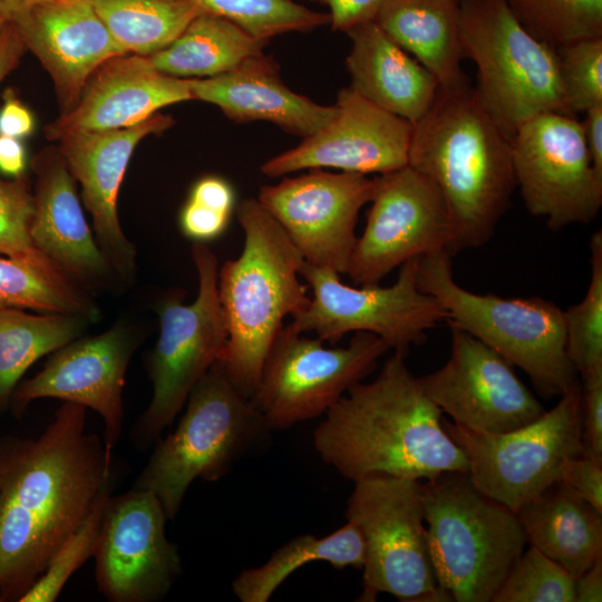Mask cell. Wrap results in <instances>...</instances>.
I'll return each instance as SVG.
<instances>
[{"instance_id": "6da1fadb", "label": "cell", "mask_w": 602, "mask_h": 602, "mask_svg": "<svg viewBox=\"0 0 602 602\" xmlns=\"http://www.w3.org/2000/svg\"><path fill=\"white\" fill-rule=\"evenodd\" d=\"M86 410L62 402L38 436L0 438V602H19L111 494L114 454L87 431Z\"/></svg>"}, {"instance_id": "7a4b0ae2", "label": "cell", "mask_w": 602, "mask_h": 602, "mask_svg": "<svg viewBox=\"0 0 602 602\" xmlns=\"http://www.w3.org/2000/svg\"><path fill=\"white\" fill-rule=\"evenodd\" d=\"M394 352L370 382L359 381L331 406L313 433L320 458L344 478L392 475L428 480L468 472L464 450L443 426V412Z\"/></svg>"}, {"instance_id": "3957f363", "label": "cell", "mask_w": 602, "mask_h": 602, "mask_svg": "<svg viewBox=\"0 0 602 602\" xmlns=\"http://www.w3.org/2000/svg\"><path fill=\"white\" fill-rule=\"evenodd\" d=\"M408 165L439 188L453 226L450 254L487 243L516 188L511 138L469 84L439 87L415 124Z\"/></svg>"}, {"instance_id": "277c9868", "label": "cell", "mask_w": 602, "mask_h": 602, "mask_svg": "<svg viewBox=\"0 0 602 602\" xmlns=\"http://www.w3.org/2000/svg\"><path fill=\"white\" fill-rule=\"evenodd\" d=\"M236 216L243 250L217 272L227 330L222 360L233 385L251 398L283 319L302 312L310 299L299 279L302 255L258 198L241 201Z\"/></svg>"}, {"instance_id": "5b68a950", "label": "cell", "mask_w": 602, "mask_h": 602, "mask_svg": "<svg viewBox=\"0 0 602 602\" xmlns=\"http://www.w3.org/2000/svg\"><path fill=\"white\" fill-rule=\"evenodd\" d=\"M431 561L441 591L456 602H492L526 535L517 514L473 483L468 472L421 480Z\"/></svg>"}, {"instance_id": "8992f818", "label": "cell", "mask_w": 602, "mask_h": 602, "mask_svg": "<svg viewBox=\"0 0 602 602\" xmlns=\"http://www.w3.org/2000/svg\"><path fill=\"white\" fill-rule=\"evenodd\" d=\"M185 404L176 428L154 443L133 484L154 493L171 521L195 479H220L271 433L251 399L233 385L222 359L196 382Z\"/></svg>"}, {"instance_id": "52a82bcc", "label": "cell", "mask_w": 602, "mask_h": 602, "mask_svg": "<svg viewBox=\"0 0 602 602\" xmlns=\"http://www.w3.org/2000/svg\"><path fill=\"white\" fill-rule=\"evenodd\" d=\"M450 254L418 259L417 283L446 310L453 323L522 369L544 398L561 397L580 386L565 348L564 311L538 297L478 294L454 279Z\"/></svg>"}, {"instance_id": "ba28073f", "label": "cell", "mask_w": 602, "mask_h": 602, "mask_svg": "<svg viewBox=\"0 0 602 602\" xmlns=\"http://www.w3.org/2000/svg\"><path fill=\"white\" fill-rule=\"evenodd\" d=\"M459 12L464 58L477 68L474 88L509 138L538 114L573 116L560 81L555 48L530 33L505 0H463Z\"/></svg>"}, {"instance_id": "9c48e42d", "label": "cell", "mask_w": 602, "mask_h": 602, "mask_svg": "<svg viewBox=\"0 0 602 602\" xmlns=\"http://www.w3.org/2000/svg\"><path fill=\"white\" fill-rule=\"evenodd\" d=\"M353 483L346 517L359 527L366 544L357 601L373 602L380 593L404 602L450 601L430 556L421 480L380 474Z\"/></svg>"}, {"instance_id": "30bf717a", "label": "cell", "mask_w": 602, "mask_h": 602, "mask_svg": "<svg viewBox=\"0 0 602 602\" xmlns=\"http://www.w3.org/2000/svg\"><path fill=\"white\" fill-rule=\"evenodd\" d=\"M192 259L198 276L196 299L184 304L182 294L174 292L157 309L159 337L145 361L153 396L132 429L138 449L162 437L196 382L224 357L227 330L217 294V258L205 244L194 242Z\"/></svg>"}, {"instance_id": "8fae6325", "label": "cell", "mask_w": 602, "mask_h": 602, "mask_svg": "<svg viewBox=\"0 0 602 602\" xmlns=\"http://www.w3.org/2000/svg\"><path fill=\"white\" fill-rule=\"evenodd\" d=\"M464 450L475 486L515 513L560 479L564 462L585 452L581 383L530 424L501 434L472 431L443 418Z\"/></svg>"}, {"instance_id": "7c38bea8", "label": "cell", "mask_w": 602, "mask_h": 602, "mask_svg": "<svg viewBox=\"0 0 602 602\" xmlns=\"http://www.w3.org/2000/svg\"><path fill=\"white\" fill-rule=\"evenodd\" d=\"M389 350L369 332H355L344 347H326L289 323L271 344L250 399L271 431L287 429L324 415Z\"/></svg>"}, {"instance_id": "4fadbf2b", "label": "cell", "mask_w": 602, "mask_h": 602, "mask_svg": "<svg viewBox=\"0 0 602 602\" xmlns=\"http://www.w3.org/2000/svg\"><path fill=\"white\" fill-rule=\"evenodd\" d=\"M417 264L418 259L405 262L390 287L353 288L337 271L303 262L300 276L313 298L291 323L331 344L350 332H369L406 357L411 346L426 341L428 330L448 319L443 305L418 287Z\"/></svg>"}, {"instance_id": "5bb4252c", "label": "cell", "mask_w": 602, "mask_h": 602, "mask_svg": "<svg viewBox=\"0 0 602 602\" xmlns=\"http://www.w3.org/2000/svg\"><path fill=\"white\" fill-rule=\"evenodd\" d=\"M511 153L525 207L552 231L589 223L599 214L602 176L575 116L543 113L527 119L511 138Z\"/></svg>"}, {"instance_id": "9a60e30c", "label": "cell", "mask_w": 602, "mask_h": 602, "mask_svg": "<svg viewBox=\"0 0 602 602\" xmlns=\"http://www.w3.org/2000/svg\"><path fill=\"white\" fill-rule=\"evenodd\" d=\"M157 496L133 488L106 498L93 555L98 591L109 602H158L182 573Z\"/></svg>"}, {"instance_id": "2e32d148", "label": "cell", "mask_w": 602, "mask_h": 602, "mask_svg": "<svg viewBox=\"0 0 602 602\" xmlns=\"http://www.w3.org/2000/svg\"><path fill=\"white\" fill-rule=\"evenodd\" d=\"M370 202L366 227L346 272L357 285L379 284L409 260L439 251L450 254L448 210L439 188L425 174L407 165L378 175Z\"/></svg>"}, {"instance_id": "e0dca14e", "label": "cell", "mask_w": 602, "mask_h": 602, "mask_svg": "<svg viewBox=\"0 0 602 602\" xmlns=\"http://www.w3.org/2000/svg\"><path fill=\"white\" fill-rule=\"evenodd\" d=\"M378 176L320 168L260 188L258 201L284 230L304 262L346 274L360 208Z\"/></svg>"}, {"instance_id": "ac0fdd59", "label": "cell", "mask_w": 602, "mask_h": 602, "mask_svg": "<svg viewBox=\"0 0 602 602\" xmlns=\"http://www.w3.org/2000/svg\"><path fill=\"white\" fill-rule=\"evenodd\" d=\"M448 324V360L418 378L443 414L472 431L501 434L521 428L545 411L507 360L465 330Z\"/></svg>"}, {"instance_id": "d6986e66", "label": "cell", "mask_w": 602, "mask_h": 602, "mask_svg": "<svg viewBox=\"0 0 602 602\" xmlns=\"http://www.w3.org/2000/svg\"><path fill=\"white\" fill-rule=\"evenodd\" d=\"M139 336L118 322L108 330L77 338L51 352L42 369L13 392L12 409L22 415L37 399L55 398L96 411L103 440L114 454L124 421L123 389Z\"/></svg>"}, {"instance_id": "ffe728a7", "label": "cell", "mask_w": 602, "mask_h": 602, "mask_svg": "<svg viewBox=\"0 0 602 602\" xmlns=\"http://www.w3.org/2000/svg\"><path fill=\"white\" fill-rule=\"evenodd\" d=\"M332 119L302 142L270 159L268 177L315 168L388 174L408 165L412 124L370 103L350 87L337 96Z\"/></svg>"}, {"instance_id": "44dd1931", "label": "cell", "mask_w": 602, "mask_h": 602, "mask_svg": "<svg viewBox=\"0 0 602 602\" xmlns=\"http://www.w3.org/2000/svg\"><path fill=\"white\" fill-rule=\"evenodd\" d=\"M173 125L171 115L156 113L133 126L72 132L56 140L67 167L80 184L81 201L91 215L96 241L114 272L123 279L134 274L136 250L120 226L119 188L138 143Z\"/></svg>"}, {"instance_id": "7402d4cb", "label": "cell", "mask_w": 602, "mask_h": 602, "mask_svg": "<svg viewBox=\"0 0 602 602\" xmlns=\"http://www.w3.org/2000/svg\"><path fill=\"white\" fill-rule=\"evenodd\" d=\"M9 22L50 76L60 114L75 106L101 64L128 54L89 0H38Z\"/></svg>"}, {"instance_id": "603a6c76", "label": "cell", "mask_w": 602, "mask_h": 602, "mask_svg": "<svg viewBox=\"0 0 602 602\" xmlns=\"http://www.w3.org/2000/svg\"><path fill=\"white\" fill-rule=\"evenodd\" d=\"M187 79L156 70L148 57L124 54L101 64L77 103L45 127L49 140L84 130H109L139 124L168 105L192 100Z\"/></svg>"}, {"instance_id": "cb8c5ba5", "label": "cell", "mask_w": 602, "mask_h": 602, "mask_svg": "<svg viewBox=\"0 0 602 602\" xmlns=\"http://www.w3.org/2000/svg\"><path fill=\"white\" fill-rule=\"evenodd\" d=\"M31 165L36 174L33 246L85 288L101 287L115 272L86 221L76 179L58 148L42 149Z\"/></svg>"}, {"instance_id": "d4e9b609", "label": "cell", "mask_w": 602, "mask_h": 602, "mask_svg": "<svg viewBox=\"0 0 602 602\" xmlns=\"http://www.w3.org/2000/svg\"><path fill=\"white\" fill-rule=\"evenodd\" d=\"M192 97L217 106L236 123L270 122L302 138L327 125L336 106H323L291 90L276 61L253 56L225 74L187 79Z\"/></svg>"}, {"instance_id": "484cf974", "label": "cell", "mask_w": 602, "mask_h": 602, "mask_svg": "<svg viewBox=\"0 0 602 602\" xmlns=\"http://www.w3.org/2000/svg\"><path fill=\"white\" fill-rule=\"evenodd\" d=\"M351 49L346 58L349 86L357 94L411 124L433 105L439 82L419 61L388 37L376 21L346 32Z\"/></svg>"}, {"instance_id": "4316f807", "label": "cell", "mask_w": 602, "mask_h": 602, "mask_svg": "<svg viewBox=\"0 0 602 602\" xmlns=\"http://www.w3.org/2000/svg\"><path fill=\"white\" fill-rule=\"evenodd\" d=\"M376 23L438 80L440 87L469 82L462 69L464 51L459 3L454 0H383Z\"/></svg>"}, {"instance_id": "83f0119b", "label": "cell", "mask_w": 602, "mask_h": 602, "mask_svg": "<svg viewBox=\"0 0 602 602\" xmlns=\"http://www.w3.org/2000/svg\"><path fill=\"white\" fill-rule=\"evenodd\" d=\"M516 514L527 544L574 579L602 556V513L559 482Z\"/></svg>"}, {"instance_id": "f1b7e54d", "label": "cell", "mask_w": 602, "mask_h": 602, "mask_svg": "<svg viewBox=\"0 0 602 602\" xmlns=\"http://www.w3.org/2000/svg\"><path fill=\"white\" fill-rule=\"evenodd\" d=\"M266 43L230 20L204 11L174 41L148 59L156 70L167 76L211 78L263 54Z\"/></svg>"}, {"instance_id": "f546056e", "label": "cell", "mask_w": 602, "mask_h": 602, "mask_svg": "<svg viewBox=\"0 0 602 602\" xmlns=\"http://www.w3.org/2000/svg\"><path fill=\"white\" fill-rule=\"evenodd\" d=\"M8 308L76 314L90 322L99 315L87 288L37 249L0 256V310Z\"/></svg>"}, {"instance_id": "4dcf8cb0", "label": "cell", "mask_w": 602, "mask_h": 602, "mask_svg": "<svg viewBox=\"0 0 602 602\" xmlns=\"http://www.w3.org/2000/svg\"><path fill=\"white\" fill-rule=\"evenodd\" d=\"M366 544L359 527L350 522L324 537L295 536L262 565L244 570L232 583L242 602H266L278 586L297 569L312 562H327L336 569L362 570Z\"/></svg>"}, {"instance_id": "1f68e13d", "label": "cell", "mask_w": 602, "mask_h": 602, "mask_svg": "<svg viewBox=\"0 0 602 602\" xmlns=\"http://www.w3.org/2000/svg\"><path fill=\"white\" fill-rule=\"evenodd\" d=\"M89 322L76 314L0 310V411L7 409L26 370L41 357L81 337Z\"/></svg>"}, {"instance_id": "d6a6232c", "label": "cell", "mask_w": 602, "mask_h": 602, "mask_svg": "<svg viewBox=\"0 0 602 602\" xmlns=\"http://www.w3.org/2000/svg\"><path fill=\"white\" fill-rule=\"evenodd\" d=\"M127 52L148 57L174 41L204 10L192 0H89Z\"/></svg>"}, {"instance_id": "836d02e7", "label": "cell", "mask_w": 602, "mask_h": 602, "mask_svg": "<svg viewBox=\"0 0 602 602\" xmlns=\"http://www.w3.org/2000/svg\"><path fill=\"white\" fill-rule=\"evenodd\" d=\"M520 23L535 38L556 48L602 37V0H505Z\"/></svg>"}, {"instance_id": "e575fe53", "label": "cell", "mask_w": 602, "mask_h": 602, "mask_svg": "<svg viewBox=\"0 0 602 602\" xmlns=\"http://www.w3.org/2000/svg\"><path fill=\"white\" fill-rule=\"evenodd\" d=\"M205 12L225 18L253 37L269 41L288 32H308L330 23L329 13L294 0H192Z\"/></svg>"}, {"instance_id": "d590c367", "label": "cell", "mask_w": 602, "mask_h": 602, "mask_svg": "<svg viewBox=\"0 0 602 602\" xmlns=\"http://www.w3.org/2000/svg\"><path fill=\"white\" fill-rule=\"evenodd\" d=\"M591 278L581 302L564 311L565 348L577 373L602 367V231L590 240Z\"/></svg>"}, {"instance_id": "8d00e7d4", "label": "cell", "mask_w": 602, "mask_h": 602, "mask_svg": "<svg viewBox=\"0 0 602 602\" xmlns=\"http://www.w3.org/2000/svg\"><path fill=\"white\" fill-rule=\"evenodd\" d=\"M575 579L530 546L515 560L492 602H575Z\"/></svg>"}, {"instance_id": "74e56055", "label": "cell", "mask_w": 602, "mask_h": 602, "mask_svg": "<svg viewBox=\"0 0 602 602\" xmlns=\"http://www.w3.org/2000/svg\"><path fill=\"white\" fill-rule=\"evenodd\" d=\"M563 94L570 113L584 114L602 104V37L579 39L555 48Z\"/></svg>"}, {"instance_id": "f35d334b", "label": "cell", "mask_w": 602, "mask_h": 602, "mask_svg": "<svg viewBox=\"0 0 602 602\" xmlns=\"http://www.w3.org/2000/svg\"><path fill=\"white\" fill-rule=\"evenodd\" d=\"M109 496V495H108ZM107 496V497H108ZM105 497L51 557L48 566L19 602H54L64 586L93 555Z\"/></svg>"}, {"instance_id": "ab89813d", "label": "cell", "mask_w": 602, "mask_h": 602, "mask_svg": "<svg viewBox=\"0 0 602 602\" xmlns=\"http://www.w3.org/2000/svg\"><path fill=\"white\" fill-rule=\"evenodd\" d=\"M33 213V194L25 181L0 177V254L16 256L36 249L31 239Z\"/></svg>"}, {"instance_id": "60d3db41", "label": "cell", "mask_w": 602, "mask_h": 602, "mask_svg": "<svg viewBox=\"0 0 602 602\" xmlns=\"http://www.w3.org/2000/svg\"><path fill=\"white\" fill-rule=\"evenodd\" d=\"M559 483L602 513V459L586 452L566 459Z\"/></svg>"}, {"instance_id": "b9f144b4", "label": "cell", "mask_w": 602, "mask_h": 602, "mask_svg": "<svg viewBox=\"0 0 602 602\" xmlns=\"http://www.w3.org/2000/svg\"><path fill=\"white\" fill-rule=\"evenodd\" d=\"M581 414L585 452L602 459V367L581 375Z\"/></svg>"}, {"instance_id": "7bdbcfd3", "label": "cell", "mask_w": 602, "mask_h": 602, "mask_svg": "<svg viewBox=\"0 0 602 602\" xmlns=\"http://www.w3.org/2000/svg\"><path fill=\"white\" fill-rule=\"evenodd\" d=\"M231 215L187 200L179 214L182 233L197 243L220 237L226 230Z\"/></svg>"}, {"instance_id": "ee69618b", "label": "cell", "mask_w": 602, "mask_h": 602, "mask_svg": "<svg viewBox=\"0 0 602 602\" xmlns=\"http://www.w3.org/2000/svg\"><path fill=\"white\" fill-rule=\"evenodd\" d=\"M329 8L332 30L347 32L350 29L373 21L383 0H308Z\"/></svg>"}, {"instance_id": "f6af8a7d", "label": "cell", "mask_w": 602, "mask_h": 602, "mask_svg": "<svg viewBox=\"0 0 602 602\" xmlns=\"http://www.w3.org/2000/svg\"><path fill=\"white\" fill-rule=\"evenodd\" d=\"M188 200L231 215L234 208L235 195L232 185L226 179L208 175L194 184Z\"/></svg>"}, {"instance_id": "bcb514c9", "label": "cell", "mask_w": 602, "mask_h": 602, "mask_svg": "<svg viewBox=\"0 0 602 602\" xmlns=\"http://www.w3.org/2000/svg\"><path fill=\"white\" fill-rule=\"evenodd\" d=\"M33 128L32 113L12 90H7L0 108V135L21 139L30 135Z\"/></svg>"}, {"instance_id": "7dc6e473", "label": "cell", "mask_w": 602, "mask_h": 602, "mask_svg": "<svg viewBox=\"0 0 602 602\" xmlns=\"http://www.w3.org/2000/svg\"><path fill=\"white\" fill-rule=\"evenodd\" d=\"M582 123L584 140L592 165L602 176V104L588 109Z\"/></svg>"}, {"instance_id": "c3c4849f", "label": "cell", "mask_w": 602, "mask_h": 602, "mask_svg": "<svg viewBox=\"0 0 602 602\" xmlns=\"http://www.w3.org/2000/svg\"><path fill=\"white\" fill-rule=\"evenodd\" d=\"M26 47L11 22H7L0 32V85L18 66Z\"/></svg>"}, {"instance_id": "681fc988", "label": "cell", "mask_w": 602, "mask_h": 602, "mask_svg": "<svg viewBox=\"0 0 602 602\" xmlns=\"http://www.w3.org/2000/svg\"><path fill=\"white\" fill-rule=\"evenodd\" d=\"M26 149L19 138L0 135V172L19 178L26 168Z\"/></svg>"}, {"instance_id": "f907efd6", "label": "cell", "mask_w": 602, "mask_h": 602, "mask_svg": "<svg viewBox=\"0 0 602 602\" xmlns=\"http://www.w3.org/2000/svg\"><path fill=\"white\" fill-rule=\"evenodd\" d=\"M575 602L602 601V556L574 581Z\"/></svg>"}, {"instance_id": "816d5d0a", "label": "cell", "mask_w": 602, "mask_h": 602, "mask_svg": "<svg viewBox=\"0 0 602 602\" xmlns=\"http://www.w3.org/2000/svg\"><path fill=\"white\" fill-rule=\"evenodd\" d=\"M36 1L38 0H0V16L9 22Z\"/></svg>"}, {"instance_id": "f5cc1de1", "label": "cell", "mask_w": 602, "mask_h": 602, "mask_svg": "<svg viewBox=\"0 0 602 602\" xmlns=\"http://www.w3.org/2000/svg\"><path fill=\"white\" fill-rule=\"evenodd\" d=\"M8 21H6L1 16H0V32L1 30L3 29V27L6 26Z\"/></svg>"}, {"instance_id": "db71d44e", "label": "cell", "mask_w": 602, "mask_h": 602, "mask_svg": "<svg viewBox=\"0 0 602 602\" xmlns=\"http://www.w3.org/2000/svg\"><path fill=\"white\" fill-rule=\"evenodd\" d=\"M454 1H456V2L460 3V2L463 1V0H454Z\"/></svg>"}]
</instances>
